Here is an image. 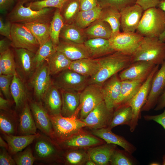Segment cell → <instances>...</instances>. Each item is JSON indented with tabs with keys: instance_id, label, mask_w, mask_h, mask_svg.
<instances>
[{
	"instance_id": "cell-1",
	"label": "cell",
	"mask_w": 165,
	"mask_h": 165,
	"mask_svg": "<svg viewBox=\"0 0 165 165\" xmlns=\"http://www.w3.org/2000/svg\"><path fill=\"white\" fill-rule=\"evenodd\" d=\"M100 68L98 72L89 79L88 84L101 85L114 75L127 68L131 63L130 56L115 52L97 58Z\"/></svg>"
},
{
	"instance_id": "cell-2",
	"label": "cell",
	"mask_w": 165,
	"mask_h": 165,
	"mask_svg": "<svg viewBox=\"0 0 165 165\" xmlns=\"http://www.w3.org/2000/svg\"><path fill=\"white\" fill-rule=\"evenodd\" d=\"M130 56L131 63L145 61L155 65L162 64L165 60V42L158 37H144Z\"/></svg>"
},
{
	"instance_id": "cell-3",
	"label": "cell",
	"mask_w": 165,
	"mask_h": 165,
	"mask_svg": "<svg viewBox=\"0 0 165 165\" xmlns=\"http://www.w3.org/2000/svg\"><path fill=\"white\" fill-rule=\"evenodd\" d=\"M81 106L76 113L70 117H65L61 114L50 115L52 125L53 133L51 138L57 143L63 141L86 127V124L77 117L80 111Z\"/></svg>"
},
{
	"instance_id": "cell-4",
	"label": "cell",
	"mask_w": 165,
	"mask_h": 165,
	"mask_svg": "<svg viewBox=\"0 0 165 165\" xmlns=\"http://www.w3.org/2000/svg\"><path fill=\"white\" fill-rule=\"evenodd\" d=\"M28 0H19L8 14L7 20L12 23L25 24L33 22L50 23L54 14L53 8H45L38 10L32 9L30 6L24 5Z\"/></svg>"
},
{
	"instance_id": "cell-5",
	"label": "cell",
	"mask_w": 165,
	"mask_h": 165,
	"mask_svg": "<svg viewBox=\"0 0 165 165\" xmlns=\"http://www.w3.org/2000/svg\"><path fill=\"white\" fill-rule=\"evenodd\" d=\"M165 31V13L158 7L145 10L136 32L144 37H158Z\"/></svg>"
},
{
	"instance_id": "cell-6",
	"label": "cell",
	"mask_w": 165,
	"mask_h": 165,
	"mask_svg": "<svg viewBox=\"0 0 165 165\" xmlns=\"http://www.w3.org/2000/svg\"><path fill=\"white\" fill-rule=\"evenodd\" d=\"M159 65L155 66L136 94L128 104L132 108V119L129 126L131 132L134 131L138 125V120L141 118V109L146 101L152 79L159 69Z\"/></svg>"
},
{
	"instance_id": "cell-7",
	"label": "cell",
	"mask_w": 165,
	"mask_h": 165,
	"mask_svg": "<svg viewBox=\"0 0 165 165\" xmlns=\"http://www.w3.org/2000/svg\"><path fill=\"white\" fill-rule=\"evenodd\" d=\"M144 37L136 32L120 31L112 33L108 39L115 52L131 56L138 47Z\"/></svg>"
},
{
	"instance_id": "cell-8",
	"label": "cell",
	"mask_w": 165,
	"mask_h": 165,
	"mask_svg": "<svg viewBox=\"0 0 165 165\" xmlns=\"http://www.w3.org/2000/svg\"><path fill=\"white\" fill-rule=\"evenodd\" d=\"M89 77L68 69L58 74L53 84L60 90L81 92L88 85Z\"/></svg>"
},
{
	"instance_id": "cell-9",
	"label": "cell",
	"mask_w": 165,
	"mask_h": 165,
	"mask_svg": "<svg viewBox=\"0 0 165 165\" xmlns=\"http://www.w3.org/2000/svg\"><path fill=\"white\" fill-rule=\"evenodd\" d=\"M11 46L23 48L35 53L39 47L37 39L24 24L12 23L11 32Z\"/></svg>"
},
{
	"instance_id": "cell-10",
	"label": "cell",
	"mask_w": 165,
	"mask_h": 165,
	"mask_svg": "<svg viewBox=\"0 0 165 165\" xmlns=\"http://www.w3.org/2000/svg\"><path fill=\"white\" fill-rule=\"evenodd\" d=\"M49 137L42 134L35 139L34 156L36 160L40 162L50 163L60 158L58 148L59 146Z\"/></svg>"
},
{
	"instance_id": "cell-11",
	"label": "cell",
	"mask_w": 165,
	"mask_h": 165,
	"mask_svg": "<svg viewBox=\"0 0 165 165\" xmlns=\"http://www.w3.org/2000/svg\"><path fill=\"white\" fill-rule=\"evenodd\" d=\"M104 100L101 85L88 84L80 93L79 119H85L100 103Z\"/></svg>"
},
{
	"instance_id": "cell-12",
	"label": "cell",
	"mask_w": 165,
	"mask_h": 165,
	"mask_svg": "<svg viewBox=\"0 0 165 165\" xmlns=\"http://www.w3.org/2000/svg\"><path fill=\"white\" fill-rule=\"evenodd\" d=\"M47 62L37 68L30 78V85L34 94L39 101L44 97L53 84Z\"/></svg>"
},
{
	"instance_id": "cell-13",
	"label": "cell",
	"mask_w": 165,
	"mask_h": 165,
	"mask_svg": "<svg viewBox=\"0 0 165 165\" xmlns=\"http://www.w3.org/2000/svg\"><path fill=\"white\" fill-rule=\"evenodd\" d=\"M103 143L98 137L82 130L57 143L60 148L70 150L90 148L101 145Z\"/></svg>"
},
{
	"instance_id": "cell-14",
	"label": "cell",
	"mask_w": 165,
	"mask_h": 165,
	"mask_svg": "<svg viewBox=\"0 0 165 165\" xmlns=\"http://www.w3.org/2000/svg\"><path fill=\"white\" fill-rule=\"evenodd\" d=\"M113 112L108 109L103 101L85 119L81 120L86 124V127L93 129L107 127L111 121Z\"/></svg>"
},
{
	"instance_id": "cell-15",
	"label": "cell",
	"mask_w": 165,
	"mask_h": 165,
	"mask_svg": "<svg viewBox=\"0 0 165 165\" xmlns=\"http://www.w3.org/2000/svg\"><path fill=\"white\" fill-rule=\"evenodd\" d=\"M165 88V60L154 75L146 101L141 111H149L156 105Z\"/></svg>"
},
{
	"instance_id": "cell-16",
	"label": "cell",
	"mask_w": 165,
	"mask_h": 165,
	"mask_svg": "<svg viewBox=\"0 0 165 165\" xmlns=\"http://www.w3.org/2000/svg\"><path fill=\"white\" fill-rule=\"evenodd\" d=\"M14 50L16 72L23 79L30 78L36 69L35 53L23 48H14Z\"/></svg>"
},
{
	"instance_id": "cell-17",
	"label": "cell",
	"mask_w": 165,
	"mask_h": 165,
	"mask_svg": "<svg viewBox=\"0 0 165 165\" xmlns=\"http://www.w3.org/2000/svg\"><path fill=\"white\" fill-rule=\"evenodd\" d=\"M144 10L136 3L126 7L120 12V27L123 31L135 32L139 24Z\"/></svg>"
},
{
	"instance_id": "cell-18",
	"label": "cell",
	"mask_w": 165,
	"mask_h": 165,
	"mask_svg": "<svg viewBox=\"0 0 165 165\" xmlns=\"http://www.w3.org/2000/svg\"><path fill=\"white\" fill-rule=\"evenodd\" d=\"M29 106L37 128L51 138L53 133L52 124L49 115L41 101H32Z\"/></svg>"
},
{
	"instance_id": "cell-19",
	"label": "cell",
	"mask_w": 165,
	"mask_h": 165,
	"mask_svg": "<svg viewBox=\"0 0 165 165\" xmlns=\"http://www.w3.org/2000/svg\"><path fill=\"white\" fill-rule=\"evenodd\" d=\"M156 65L146 61H136L122 70L119 76L121 81L147 78Z\"/></svg>"
},
{
	"instance_id": "cell-20",
	"label": "cell",
	"mask_w": 165,
	"mask_h": 165,
	"mask_svg": "<svg viewBox=\"0 0 165 165\" xmlns=\"http://www.w3.org/2000/svg\"><path fill=\"white\" fill-rule=\"evenodd\" d=\"M121 81L117 73L105 81L102 85L104 100L110 111H113L115 103L120 94Z\"/></svg>"
},
{
	"instance_id": "cell-21",
	"label": "cell",
	"mask_w": 165,
	"mask_h": 165,
	"mask_svg": "<svg viewBox=\"0 0 165 165\" xmlns=\"http://www.w3.org/2000/svg\"><path fill=\"white\" fill-rule=\"evenodd\" d=\"M111 130L107 127L93 129L92 134L103 139L107 144L119 146L131 154L136 150V148L134 145L124 137L113 133Z\"/></svg>"
},
{
	"instance_id": "cell-22",
	"label": "cell",
	"mask_w": 165,
	"mask_h": 165,
	"mask_svg": "<svg viewBox=\"0 0 165 165\" xmlns=\"http://www.w3.org/2000/svg\"><path fill=\"white\" fill-rule=\"evenodd\" d=\"M57 50L63 53L72 61L81 59L90 58L89 52L83 44L63 40L56 47Z\"/></svg>"
},
{
	"instance_id": "cell-23",
	"label": "cell",
	"mask_w": 165,
	"mask_h": 165,
	"mask_svg": "<svg viewBox=\"0 0 165 165\" xmlns=\"http://www.w3.org/2000/svg\"><path fill=\"white\" fill-rule=\"evenodd\" d=\"M2 134L3 138L8 144V150L13 155L22 151L41 135L38 133L33 135L19 136Z\"/></svg>"
},
{
	"instance_id": "cell-24",
	"label": "cell",
	"mask_w": 165,
	"mask_h": 165,
	"mask_svg": "<svg viewBox=\"0 0 165 165\" xmlns=\"http://www.w3.org/2000/svg\"><path fill=\"white\" fill-rule=\"evenodd\" d=\"M146 79L121 81L120 92L115 103L114 109L120 106L128 104Z\"/></svg>"
},
{
	"instance_id": "cell-25",
	"label": "cell",
	"mask_w": 165,
	"mask_h": 165,
	"mask_svg": "<svg viewBox=\"0 0 165 165\" xmlns=\"http://www.w3.org/2000/svg\"><path fill=\"white\" fill-rule=\"evenodd\" d=\"M87 49L90 58H99L115 51L111 47L108 39L95 38L86 40L84 43Z\"/></svg>"
},
{
	"instance_id": "cell-26",
	"label": "cell",
	"mask_w": 165,
	"mask_h": 165,
	"mask_svg": "<svg viewBox=\"0 0 165 165\" xmlns=\"http://www.w3.org/2000/svg\"><path fill=\"white\" fill-rule=\"evenodd\" d=\"M116 145L106 143L90 148L87 152L89 159L97 165L110 164L111 157L117 148Z\"/></svg>"
},
{
	"instance_id": "cell-27",
	"label": "cell",
	"mask_w": 165,
	"mask_h": 165,
	"mask_svg": "<svg viewBox=\"0 0 165 165\" xmlns=\"http://www.w3.org/2000/svg\"><path fill=\"white\" fill-rule=\"evenodd\" d=\"M100 68L97 58H86L72 61L68 69L82 75L90 77L96 74Z\"/></svg>"
},
{
	"instance_id": "cell-28",
	"label": "cell",
	"mask_w": 165,
	"mask_h": 165,
	"mask_svg": "<svg viewBox=\"0 0 165 165\" xmlns=\"http://www.w3.org/2000/svg\"><path fill=\"white\" fill-rule=\"evenodd\" d=\"M59 90L53 83L42 100L44 107L50 115L61 114L62 100Z\"/></svg>"
},
{
	"instance_id": "cell-29",
	"label": "cell",
	"mask_w": 165,
	"mask_h": 165,
	"mask_svg": "<svg viewBox=\"0 0 165 165\" xmlns=\"http://www.w3.org/2000/svg\"><path fill=\"white\" fill-rule=\"evenodd\" d=\"M37 127L29 105L27 102L20 115L17 130L19 135L36 134Z\"/></svg>"
},
{
	"instance_id": "cell-30",
	"label": "cell",
	"mask_w": 165,
	"mask_h": 165,
	"mask_svg": "<svg viewBox=\"0 0 165 165\" xmlns=\"http://www.w3.org/2000/svg\"><path fill=\"white\" fill-rule=\"evenodd\" d=\"M10 90L16 108L17 109L23 108L27 102L28 91L23 81L16 72L13 75Z\"/></svg>"
},
{
	"instance_id": "cell-31",
	"label": "cell",
	"mask_w": 165,
	"mask_h": 165,
	"mask_svg": "<svg viewBox=\"0 0 165 165\" xmlns=\"http://www.w3.org/2000/svg\"><path fill=\"white\" fill-rule=\"evenodd\" d=\"M60 91L62 100L61 114L65 117H71L79 107L80 92Z\"/></svg>"
},
{
	"instance_id": "cell-32",
	"label": "cell",
	"mask_w": 165,
	"mask_h": 165,
	"mask_svg": "<svg viewBox=\"0 0 165 165\" xmlns=\"http://www.w3.org/2000/svg\"><path fill=\"white\" fill-rule=\"evenodd\" d=\"M84 31L88 39L101 38L108 39L112 33L110 25L107 22L99 19L84 29Z\"/></svg>"
},
{
	"instance_id": "cell-33",
	"label": "cell",
	"mask_w": 165,
	"mask_h": 165,
	"mask_svg": "<svg viewBox=\"0 0 165 165\" xmlns=\"http://www.w3.org/2000/svg\"><path fill=\"white\" fill-rule=\"evenodd\" d=\"M86 38L84 29L74 22L64 24L60 35V38L64 40L80 44L84 43Z\"/></svg>"
},
{
	"instance_id": "cell-34",
	"label": "cell",
	"mask_w": 165,
	"mask_h": 165,
	"mask_svg": "<svg viewBox=\"0 0 165 165\" xmlns=\"http://www.w3.org/2000/svg\"><path fill=\"white\" fill-rule=\"evenodd\" d=\"M132 108L128 104L120 106L113 111L112 119L107 127L112 129L121 125L130 126L132 119Z\"/></svg>"
},
{
	"instance_id": "cell-35",
	"label": "cell",
	"mask_w": 165,
	"mask_h": 165,
	"mask_svg": "<svg viewBox=\"0 0 165 165\" xmlns=\"http://www.w3.org/2000/svg\"><path fill=\"white\" fill-rule=\"evenodd\" d=\"M46 61L51 75L58 74L68 69L72 61L63 53L57 50Z\"/></svg>"
},
{
	"instance_id": "cell-36",
	"label": "cell",
	"mask_w": 165,
	"mask_h": 165,
	"mask_svg": "<svg viewBox=\"0 0 165 165\" xmlns=\"http://www.w3.org/2000/svg\"><path fill=\"white\" fill-rule=\"evenodd\" d=\"M24 24L36 38L39 47L50 39V23L33 22Z\"/></svg>"
},
{
	"instance_id": "cell-37",
	"label": "cell",
	"mask_w": 165,
	"mask_h": 165,
	"mask_svg": "<svg viewBox=\"0 0 165 165\" xmlns=\"http://www.w3.org/2000/svg\"><path fill=\"white\" fill-rule=\"evenodd\" d=\"M102 9L99 5L90 10L80 11L74 23L81 28L84 29L99 19Z\"/></svg>"
},
{
	"instance_id": "cell-38",
	"label": "cell",
	"mask_w": 165,
	"mask_h": 165,
	"mask_svg": "<svg viewBox=\"0 0 165 165\" xmlns=\"http://www.w3.org/2000/svg\"><path fill=\"white\" fill-rule=\"evenodd\" d=\"M120 13L116 8L111 7L102 8L99 19L108 23L111 26L112 33L120 31Z\"/></svg>"
},
{
	"instance_id": "cell-39",
	"label": "cell",
	"mask_w": 165,
	"mask_h": 165,
	"mask_svg": "<svg viewBox=\"0 0 165 165\" xmlns=\"http://www.w3.org/2000/svg\"><path fill=\"white\" fill-rule=\"evenodd\" d=\"M60 10L64 24L74 23L80 11L79 0H67Z\"/></svg>"
},
{
	"instance_id": "cell-40",
	"label": "cell",
	"mask_w": 165,
	"mask_h": 165,
	"mask_svg": "<svg viewBox=\"0 0 165 165\" xmlns=\"http://www.w3.org/2000/svg\"><path fill=\"white\" fill-rule=\"evenodd\" d=\"M16 72L15 55L10 49L0 53V75H14Z\"/></svg>"
},
{
	"instance_id": "cell-41",
	"label": "cell",
	"mask_w": 165,
	"mask_h": 165,
	"mask_svg": "<svg viewBox=\"0 0 165 165\" xmlns=\"http://www.w3.org/2000/svg\"><path fill=\"white\" fill-rule=\"evenodd\" d=\"M64 24L60 10L56 9L50 22V39L56 47L59 43L60 32Z\"/></svg>"
},
{
	"instance_id": "cell-42",
	"label": "cell",
	"mask_w": 165,
	"mask_h": 165,
	"mask_svg": "<svg viewBox=\"0 0 165 165\" xmlns=\"http://www.w3.org/2000/svg\"><path fill=\"white\" fill-rule=\"evenodd\" d=\"M1 110L0 129L2 133L15 135L18 126L16 117L6 112Z\"/></svg>"
},
{
	"instance_id": "cell-43",
	"label": "cell",
	"mask_w": 165,
	"mask_h": 165,
	"mask_svg": "<svg viewBox=\"0 0 165 165\" xmlns=\"http://www.w3.org/2000/svg\"><path fill=\"white\" fill-rule=\"evenodd\" d=\"M56 50V46L50 39L39 47L35 53L34 57V62L36 69L42 64Z\"/></svg>"
},
{
	"instance_id": "cell-44",
	"label": "cell",
	"mask_w": 165,
	"mask_h": 165,
	"mask_svg": "<svg viewBox=\"0 0 165 165\" xmlns=\"http://www.w3.org/2000/svg\"><path fill=\"white\" fill-rule=\"evenodd\" d=\"M64 155L66 163L72 165H80L85 164L89 159L87 152L78 149L68 150Z\"/></svg>"
},
{
	"instance_id": "cell-45",
	"label": "cell",
	"mask_w": 165,
	"mask_h": 165,
	"mask_svg": "<svg viewBox=\"0 0 165 165\" xmlns=\"http://www.w3.org/2000/svg\"><path fill=\"white\" fill-rule=\"evenodd\" d=\"M131 154L125 150L116 148L111 158L110 164L112 165H133L136 161L132 157Z\"/></svg>"
},
{
	"instance_id": "cell-46",
	"label": "cell",
	"mask_w": 165,
	"mask_h": 165,
	"mask_svg": "<svg viewBox=\"0 0 165 165\" xmlns=\"http://www.w3.org/2000/svg\"><path fill=\"white\" fill-rule=\"evenodd\" d=\"M13 158L17 165H32L36 160L30 147L14 155Z\"/></svg>"
},
{
	"instance_id": "cell-47",
	"label": "cell",
	"mask_w": 165,
	"mask_h": 165,
	"mask_svg": "<svg viewBox=\"0 0 165 165\" xmlns=\"http://www.w3.org/2000/svg\"><path fill=\"white\" fill-rule=\"evenodd\" d=\"M67 0H42L31 2L29 4L34 10H38L45 8H54L61 9Z\"/></svg>"
},
{
	"instance_id": "cell-48",
	"label": "cell",
	"mask_w": 165,
	"mask_h": 165,
	"mask_svg": "<svg viewBox=\"0 0 165 165\" xmlns=\"http://www.w3.org/2000/svg\"><path fill=\"white\" fill-rule=\"evenodd\" d=\"M137 0H99L102 8L111 7L120 11L125 8L136 3Z\"/></svg>"
},
{
	"instance_id": "cell-49",
	"label": "cell",
	"mask_w": 165,
	"mask_h": 165,
	"mask_svg": "<svg viewBox=\"0 0 165 165\" xmlns=\"http://www.w3.org/2000/svg\"><path fill=\"white\" fill-rule=\"evenodd\" d=\"M13 75H0V88L6 99L10 100L11 96L10 87Z\"/></svg>"
},
{
	"instance_id": "cell-50",
	"label": "cell",
	"mask_w": 165,
	"mask_h": 165,
	"mask_svg": "<svg viewBox=\"0 0 165 165\" xmlns=\"http://www.w3.org/2000/svg\"><path fill=\"white\" fill-rule=\"evenodd\" d=\"M12 23L7 20L4 21L0 17V34L11 41V32Z\"/></svg>"
},
{
	"instance_id": "cell-51",
	"label": "cell",
	"mask_w": 165,
	"mask_h": 165,
	"mask_svg": "<svg viewBox=\"0 0 165 165\" xmlns=\"http://www.w3.org/2000/svg\"><path fill=\"white\" fill-rule=\"evenodd\" d=\"M6 149L2 148L0 152V165H15L16 163L13 158H12Z\"/></svg>"
},
{
	"instance_id": "cell-52",
	"label": "cell",
	"mask_w": 165,
	"mask_h": 165,
	"mask_svg": "<svg viewBox=\"0 0 165 165\" xmlns=\"http://www.w3.org/2000/svg\"><path fill=\"white\" fill-rule=\"evenodd\" d=\"M146 121L152 120L161 125L165 130V110L160 114L154 115H146L143 116Z\"/></svg>"
},
{
	"instance_id": "cell-53",
	"label": "cell",
	"mask_w": 165,
	"mask_h": 165,
	"mask_svg": "<svg viewBox=\"0 0 165 165\" xmlns=\"http://www.w3.org/2000/svg\"><path fill=\"white\" fill-rule=\"evenodd\" d=\"M80 11L91 9L99 5V0H79Z\"/></svg>"
},
{
	"instance_id": "cell-54",
	"label": "cell",
	"mask_w": 165,
	"mask_h": 165,
	"mask_svg": "<svg viewBox=\"0 0 165 165\" xmlns=\"http://www.w3.org/2000/svg\"><path fill=\"white\" fill-rule=\"evenodd\" d=\"M160 2L159 0H137L136 3L145 11L150 8L158 7Z\"/></svg>"
},
{
	"instance_id": "cell-55",
	"label": "cell",
	"mask_w": 165,
	"mask_h": 165,
	"mask_svg": "<svg viewBox=\"0 0 165 165\" xmlns=\"http://www.w3.org/2000/svg\"><path fill=\"white\" fill-rule=\"evenodd\" d=\"M154 110H160L165 107V88L159 97Z\"/></svg>"
},
{
	"instance_id": "cell-56",
	"label": "cell",
	"mask_w": 165,
	"mask_h": 165,
	"mask_svg": "<svg viewBox=\"0 0 165 165\" xmlns=\"http://www.w3.org/2000/svg\"><path fill=\"white\" fill-rule=\"evenodd\" d=\"M11 41L8 38H4L0 41V53L4 52L10 49Z\"/></svg>"
},
{
	"instance_id": "cell-57",
	"label": "cell",
	"mask_w": 165,
	"mask_h": 165,
	"mask_svg": "<svg viewBox=\"0 0 165 165\" xmlns=\"http://www.w3.org/2000/svg\"><path fill=\"white\" fill-rule=\"evenodd\" d=\"M15 0H0V10L1 12L7 10Z\"/></svg>"
},
{
	"instance_id": "cell-58",
	"label": "cell",
	"mask_w": 165,
	"mask_h": 165,
	"mask_svg": "<svg viewBox=\"0 0 165 165\" xmlns=\"http://www.w3.org/2000/svg\"><path fill=\"white\" fill-rule=\"evenodd\" d=\"M10 100L0 97V109L1 110L8 111L10 106Z\"/></svg>"
},
{
	"instance_id": "cell-59",
	"label": "cell",
	"mask_w": 165,
	"mask_h": 165,
	"mask_svg": "<svg viewBox=\"0 0 165 165\" xmlns=\"http://www.w3.org/2000/svg\"><path fill=\"white\" fill-rule=\"evenodd\" d=\"M158 7L163 10L165 13V0L160 1ZM159 38L161 41L165 42V31L160 35Z\"/></svg>"
},
{
	"instance_id": "cell-60",
	"label": "cell",
	"mask_w": 165,
	"mask_h": 165,
	"mask_svg": "<svg viewBox=\"0 0 165 165\" xmlns=\"http://www.w3.org/2000/svg\"><path fill=\"white\" fill-rule=\"evenodd\" d=\"M0 146L1 148L8 150V145L7 143L1 136L0 137Z\"/></svg>"
},
{
	"instance_id": "cell-61",
	"label": "cell",
	"mask_w": 165,
	"mask_h": 165,
	"mask_svg": "<svg viewBox=\"0 0 165 165\" xmlns=\"http://www.w3.org/2000/svg\"><path fill=\"white\" fill-rule=\"evenodd\" d=\"M85 165H96V163L92 160L89 159L86 162Z\"/></svg>"
},
{
	"instance_id": "cell-62",
	"label": "cell",
	"mask_w": 165,
	"mask_h": 165,
	"mask_svg": "<svg viewBox=\"0 0 165 165\" xmlns=\"http://www.w3.org/2000/svg\"><path fill=\"white\" fill-rule=\"evenodd\" d=\"M149 165H160V163L157 162H154L150 163Z\"/></svg>"
},
{
	"instance_id": "cell-63",
	"label": "cell",
	"mask_w": 165,
	"mask_h": 165,
	"mask_svg": "<svg viewBox=\"0 0 165 165\" xmlns=\"http://www.w3.org/2000/svg\"><path fill=\"white\" fill-rule=\"evenodd\" d=\"M162 165H165V155L163 157Z\"/></svg>"
},
{
	"instance_id": "cell-64",
	"label": "cell",
	"mask_w": 165,
	"mask_h": 165,
	"mask_svg": "<svg viewBox=\"0 0 165 165\" xmlns=\"http://www.w3.org/2000/svg\"><path fill=\"white\" fill-rule=\"evenodd\" d=\"M160 2L164 1V0H159Z\"/></svg>"
}]
</instances>
